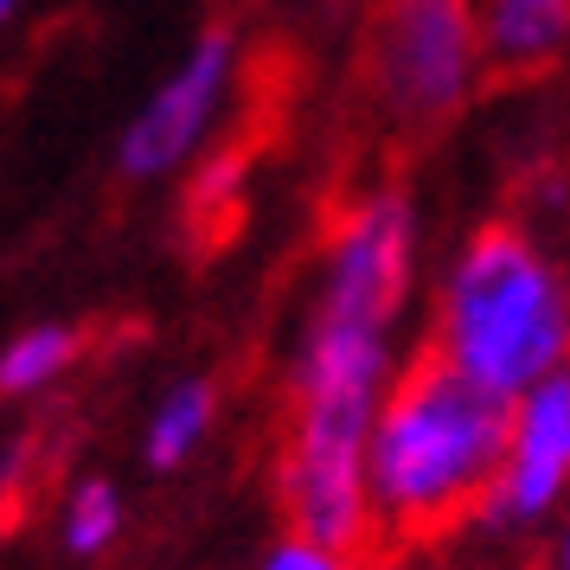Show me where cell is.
I'll list each match as a JSON object with an SVG mask.
<instances>
[{"instance_id":"cell-11","label":"cell","mask_w":570,"mask_h":570,"mask_svg":"<svg viewBox=\"0 0 570 570\" xmlns=\"http://www.w3.org/2000/svg\"><path fill=\"white\" fill-rule=\"evenodd\" d=\"M544 570H570V519L558 525V539H551V558H544Z\"/></svg>"},{"instance_id":"cell-4","label":"cell","mask_w":570,"mask_h":570,"mask_svg":"<svg viewBox=\"0 0 570 570\" xmlns=\"http://www.w3.org/2000/svg\"><path fill=\"white\" fill-rule=\"evenodd\" d=\"M232 78H237L232 27L199 32L180 65L148 90V104L129 116V129L116 141V167L129 180H167V174H180L186 160L206 148L212 122H218V109L232 97Z\"/></svg>"},{"instance_id":"cell-5","label":"cell","mask_w":570,"mask_h":570,"mask_svg":"<svg viewBox=\"0 0 570 570\" xmlns=\"http://www.w3.org/2000/svg\"><path fill=\"white\" fill-rule=\"evenodd\" d=\"M570 493V365L513 397V430H507V462L493 481L481 519L488 525H539Z\"/></svg>"},{"instance_id":"cell-8","label":"cell","mask_w":570,"mask_h":570,"mask_svg":"<svg viewBox=\"0 0 570 570\" xmlns=\"http://www.w3.org/2000/svg\"><path fill=\"white\" fill-rule=\"evenodd\" d=\"M83 360V334L71 321H39L27 334L0 346V397H32V391L58 385L71 365Z\"/></svg>"},{"instance_id":"cell-9","label":"cell","mask_w":570,"mask_h":570,"mask_svg":"<svg viewBox=\"0 0 570 570\" xmlns=\"http://www.w3.org/2000/svg\"><path fill=\"white\" fill-rule=\"evenodd\" d=\"M65 551L78 558V564H90V558H104L109 544L122 539V493H116V481H104V474H83L78 488H71V500H65Z\"/></svg>"},{"instance_id":"cell-13","label":"cell","mask_w":570,"mask_h":570,"mask_svg":"<svg viewBox=\"0 0 570 570\" xmlns=\"http://www.w3.org/2000/svg\"><path fill=\"white\" fill-rule=\"evenodd\" d=\"M462 570H507V564H462Z\"/></svg>"},{"instance_id":"cell-12","label":"cell","mask_w":570,"mask_h":570,"mask_svg":"<svg viewBox=\"0 0 570 570\" xmlns=\"http://www.w3.org/2000/svg\"><path fill=\"white\" fill-rule=\"evenodd\" d=\"M20 7H27V0H0V27H7V20H13Z\"/></svg>"},{"instance_id":"cell-2","label":"cell","mask_w":570,"mask_h":570,"mask_svg":"<svg viewBox=\"0 0 570 570\" xmlns=\"http://www.w3.org/2000/svg\"><path fill=\"white\" fill-rule=\"evenodd\" d=\"M430 353L493 397L525 391L570 365V283L519 225H481L436 283Z\"/></svg>"},{"instance_id":"cell-7","label":"cell","mask_w":570,"mask_h":570,"mask_svg":"<svg viewBox=\"0 0 570 570\" xmlns=\"http://www.w3.org/2000/svg\"><path fill=\"white\" fill-rule=\"evenodd\" d=\"M212 416H218V391L212 379H180V385L167 391L148 416V430H141V462L155 468V474H174L199 455V442L212 436Z\"/></svg>"},{"instance_id":"cell-1","label":"cell","mask_w":570,"mask_h":570,"mask_svg":"<svg viewBox=\"0 0 570 570\" xmlns=\"http://www.w3.org/2000/svg\"><path fill=\"white\" fill-rule=\"evenodd\" d=\"M507 430H513V404L423 346L391 379L365 442V488L379 532L436 539L468 513H481L507 462Z\"/></svg>"},{"instance_id":"cell-3","label":"cell","mask_w":570,"mask_h":570,"mask_svg":"<svg viewBox=\"0 0 570 570\" xmlns=\"http://www.w3.org/2000/svg\"><path fill=\"white\" fill-rule=\"evenodd\" d=\"M481 0H379L365 27V83L397 129H436L481 78Z\"/></svg>"},{"instance_id":"cell-6","label":"cell","mask_w":570,"mask_h":570,"mask_svg":"<svg viewBox=\"0 0 570 570\" xmlns=\"http://www.w3.org/2000/svg\"><path fill=\"white\" fill-rule=\"evenodd\" d=\"M570 46V0H481V58L532 71Z\"/></svg>"},{"instance_id":"cell-10","label":"cell","mask_w":570,"mask_h":570,"mask_svg":"<svg viewBox=\"0 0 570 570\" xmlns=\"http://www.w3.org/2000/svg\"><path fill=\"white\" fill-rule=\"evenodd\" d=\"M263 570H360V558L321 551V544H308V539H283L269 558H263Z\"/></svg>"}]
</instances>
